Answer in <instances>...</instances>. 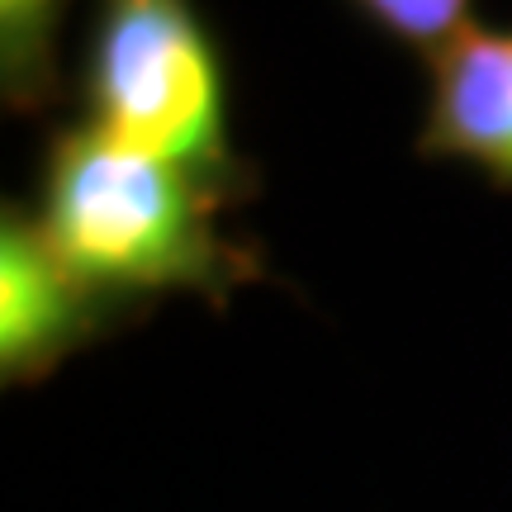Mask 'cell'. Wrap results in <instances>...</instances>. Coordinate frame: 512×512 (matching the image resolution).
Returning a JSON list of instances; mask_svg holds the SVG:
<instances>
[{
	"instance_id": "cell-1",
	"label": "cell",
	"mask_w": 512,
	"mask_h": 512,
	"mask_svg": "<svg viewBox=\"0 0 512 512\" xmlns=\"http://www.w3.org/2000/svg\"><path fill=\"white\" fill-rule=\"evenodd\" d=\"M228 209L238 200L219 185L81 119L53 128L38 157V228L95 290L138 318L166 294L228 309L238 290L266 280L261 247L223 228Z\"/></svg>"
},
{
	"instance_id": "cell-2",
	"label": "cell",
	"mask_w": 512,
	"mask_h": 512,
	"mask_svg": "<svg viewBox=\"0 0 512 512\" xmlns=\"http://www.w3.org/2000/svg\"><path fill=\"white\" fill-rule=\"evenodd\" d=\"M76 119L114 143L176 162L247 204L252 162L233 147L228 57L195 0H95Z\"/></svg>"
},
{
	"instance_id": "cell-3",
	"label": "cell",
	"mask_w": 512,
	"mask_h": 512,
	"mask_svg": "<svg viewBox=\"0 0 512 512\" xmlns=\"http://www.w3.org/2000/svg\"><path fill=\"white\" fill-rule=\"evenodd\" d=\"M138 323L57 252L34 209L5 204L0 219V380L38 384L67 356Z\"/></svg>"
},
{
	"instance_id": "cell-4",
	"label": "cell",
	"mask_w": 512,
	"mask_h": 512,
	"mask_svg": "<svg viewBox=\"0 0 512 512\" xmlns=\"http://www.w3.org/2000/svg\"><path fill=\"white\" fill-rule=\"evenodd\" d=\"M418 152L475 166L494 190H512V29L475 24L427 62Z\"/></svg>"
},
{
	"instance_id": "cell-5",
	"label": "cell",
	"mask_w": 512,
	"mask_h": 512,
	"mask_svg": "<svg viewBox=\"0 0 512 512\" xmlns=\"http://www.w3.org/2000/svg\"><path fill=\"white\" fill-rule=\"evenodd\" d=\"M76 0H0V100L38 119L62 100V29Z\"/></svg>"
},
{
	"instance_id": "cell-6",
	"label": "cell",
	"mask_w": 512,
	"mask_h": 512,
	"mask_svg": "<svg viewBox=\"0 0 512 512\" xmlns=\"http://www.w3.org/2000/svg\"><path fill=\"white\" fill-rule=\"evenodd\" d=\"M347 5L375 34H384L408 53L427 57V62L479 24L475 0H347Z\"/></svg>"
}]
</instances>
